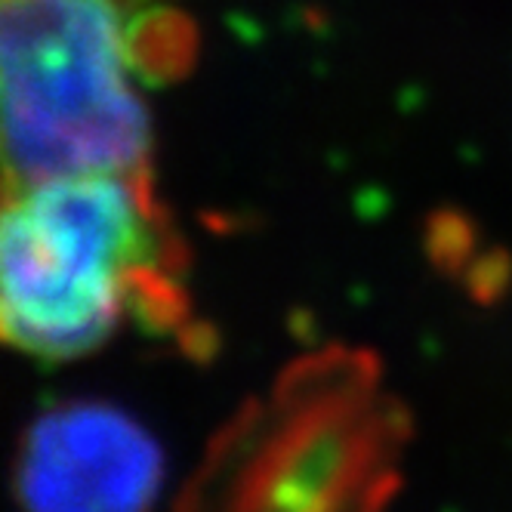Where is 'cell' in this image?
<instances>
[{"label": "cell", "mask_w": 512, "mask_h": 512, "mask_svg": "<svg viewBox=\"0 0 512 512\" xmlns=\"http://www.w3.org/2000/svg\"><path fill=\"white\" fill-rule=\"evenodd\" d=\"M164 229L142 176L90 173L7 189L0 223L4 334L25 355L68 361L99 349L127 309L158 303Z\"/></svg>", "instance_id": "cell-1"}, {"label": "cell", "mask_w": 512, "mask_h": 512, "mask_svg": "<svg viewBox=\"0 0 512 512\" xmlns=\"http://www.w3.org/2000/svg\"><path fill=\"white\" fill-rule=\"evenodd\" d=\"M0 112L7 189L142 176L152 124L115 0H0Z\"/></svg>", "instance_id": "cell-2"}, {"label": "cell", "mask_w": 512, "mask_h": 512, "mask_svg": "<svg viewBox=\"0 0 512 512\" xmlns=\"http://www.w3.org/2000/svg\"><path fill=\"white\" fill-rule=\"evenodd\" d=\"M401 435L368 361H315L232 423L182 512H377Z\"/></svg>", "instance_id": "cell-3"}, {"label": "cell", "mask_w": 512, "mask_h": 512, "mask_svg": "<svg viewBox=\"0 0 512 512\" xmlns=\"http://www.w3.org/2000/svg\"><path fill=\"white\" fill-rule=\"evenodd\" d=\"M161 472V451L136 420L71 401L25 432L16 488L25 512H149Z\"/></svg>", "instance_id": "cell-4"}]
</instances>
